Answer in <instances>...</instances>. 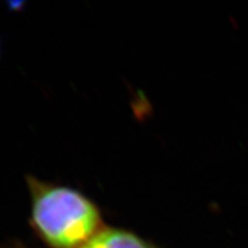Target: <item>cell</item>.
Returning a JSON list of instances; mask_svg holds the SVG:
<instances>
[{
	"instance_id": "cell-1",
	"label": "cell",
	"mask_w": 248,
	"mask_h": 248,
	"mask_svg": "<svg viewBox=\"0 0 248 248\" xmlns=\"http://www.w3.org/2000/svg\"><path fill=\"white\" fill-rule=\"evenodd\" d=\"M31 224L49 248H79L104 229L100 212L84 194L29 178Z\"/></svg>"
},
{
	"instance_id": "cell-2",
	"label": "cell",
	"mask_w": 248,
	"mask_h": 248,
	"mask_svg": "<svg viewBox=\"0 0 248 248\" xmlns=\"http://www.w3.org/2000/svg\"><path fill=\"white\" fill-rule=\"evenodd\" d=\"M79 248H159L133 232L104 228Z\"/></svg>"
}]
</instances>
